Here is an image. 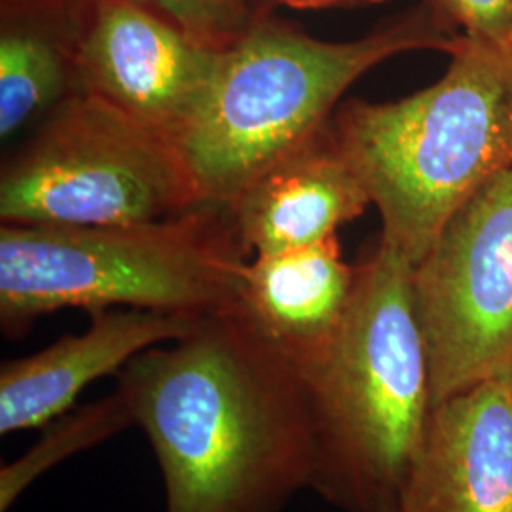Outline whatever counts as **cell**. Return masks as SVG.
Segmentation results:
<instances>
[{
    "mask_svg": "<svg viewBox=\"0 0 512 512\" xmlns=\"http://www.w3.org/2000/svg\"><path fill=\"white\" fill-rule=\"evenodd\" d=\"M116 382L154 450L165 512H283L310 488L304 380L234 308L139 353Z\"/></svg>",
    "mask_w": 512,
    "mask_h": 512,
    "instance_id": "obj_1",
    "label": "cell"
},
{
    "mask_svg": "<svg viewBox=\"0 0 512 512\" xmlns=\"http://www.w3.org/2000/svg\"><path fill=\"white\" fill-rule=\"evenodd\" d=\"M300 376L313 431L311 490L344 512L397 505L433 397L412 262L384 239L357 264L344 319Z\"/></svg>",
    "mask_w": 512,
    "mask_h": 512,
    "instance_id": "obj_2",
    "label": "cell"
},
{
    "mask_svg": "<svg viewBox=\"0 0 512 512\" xmlns=\"http://www.w3.org/2000/svg\"><path fill=\"white\" fill-rule=\"evenodd\" d=\"M439 80L399 101L340 105L330 129L382 217L420 262L442 226L512 167V44L458 35Z\"/></svg>",
    "mask_w": 512,
    "mask_h": 512,
    "instance_id": "obj_3",
    "label": "cell"
},
{
    "mask_svg": "<svg viewBox=\"0 0 512 512\" xmlns=\"http://www.w3.org/2000/svg\"><path fill=\"white\" fill-rule=\"evenodd\" d=\"M425 4L348 42L310 37L268 14L220 55L202 109L179 139L203 202H232L329 126L349 86L391 57L458 38Z\"/></svg>",
    "mask_w": 512,
    "mask_h": 512,
    "instance_id": "obj_4",
    "label": "cell"
},
{
    "mask_svg": "<svg viewBox=\"0 0 512 512\" xmlns=\"http://www.w3.org/2000/svg\"><path fill=\"white\" fill-rule=\"evenodd\" d=\"M245 247L228 205L112 226H0V325L23 336L67 308L207 317L238 304Z\"/></svg>",
    "mask_w": 512,
    "mask_h": 512,
    "instance_id": "obj_5",
    "label": "cell"
},
{
    "mask_svg": "<svg viewBox=\"0 0 512 512\" xmlns=\"http://www.w3.org/2000/svg\"><path fill=\"white\" fill-rule=\"evenodd\" d=\"M202 202L175 141L86 93L40 120L0 173L2 224H137Z\"/></svg>",
    "mask_w": 512,
    "mask_h": 512,
    "instance_id": "obj_6",
    "label": "cell"
},
{
    "mask_svg": "<svg viewBox=\"0 0 512 512\" xmlns=\"http://www.w3.org/2000/svg\"><path fill=\"white\" fill-rule=\"evenodd\" d=\"M412 294L433 404L512 374V167L442 226Z\"/></svg>",
    "mask_w": 512,
    "mask_h": 512,
    "instance_id": "obj_7",
    "label": "cell"
},
{
    "mask_svg": "<svg viewBox=\"0 0 512 512\" xmlns=\"http://www.w3.org/2000/svg\"><path fill=\"white\" fill-rule=\"evenodd\" d=\"M220 55L137 0H92L74 93L93 95L179 145Z\"/></svg>",
    "mask_w": 512,
    "mask_h": 512,
    "instance_id": "obj_8",
    "label": "cell"
},
{
    "mask_svg": "<svg viewBox=\"0 0 512 512\" xmlns=\"http://www.w3.org/2000/svg\"><path fill=\"white\" fill-rule=\"evenodd\" d=\"M399 512H512V374L433 404Z\"/></svg>",
    "mask_w": 512,
    "mask_h": 512,
    "instance_id": "obj_9",
    "label": "cell"
},
{
    "mask_svg": "<svg viewBox=\"0 0 512 512\" xmlns=\"http://www.w3.org/2000/svg\"><path fill=\"white\" fill-rule=\"evenodd\" d=\"M202 317L162 311H95L82 334H67L0 368V433L44 427L73 408L88 385L116 376L133 357L183 338Z\"/></svg>",
    "mask_w": 512,
    "mask_h": 512,
    "instance_id": "obj_10",
    "label": "cell"
},
{
    "mask_svg": "<svg viewBox=\"0 0 512 512\" xmlns=\"http://www.w3.org/2000/svg\"><path fill=\"white\" fill-rule=\"evenodd\" d=\"M370 203L329 122L306 145L247 184L228 209L245 251L256 256L332 238Z\"/></svg>",
    "mask_w": 512,
    "mask_h": 512,
    "instance_id": "obj_11",
    "label": "cell"
},
{
    "mask_svg": "<svg viewBox=\"0 0 512 512\" xmlns=\"http://www.w3.org/2000/svg\"><path fill=\"white\" fill-rule=\"evenodd\" d=\"M357 266L344 262L336 236L247 262L234 310L302 372L327 348L355 289Z\"/></svg>",
    "mask_w": 512,
    "mask_h": 512,
    "instance_id": "obj_12",
    "label": "cell"
},
{
    "mask_svg": "<svg viewBox=\"0 0 512 512\" xmlns=\"http://www.w3.org/2000/svg\"><path fill=\"white\" fill-rule=\"evenodd\" d=\"M92 0H0V137L44 120L76 88Z\"/></svg>",
    "mask_w": 512,
    "mask_h": 512,
    "instance_id": "obj_13",
    "label": "cell"
},
{
    "mask_svg": "<svg viewBox=\"0 0 512 512\" xmlns=\"http://www.w3.org/2000/svg\"><path fill=\"white\" fill-rule=\"evenodd\" d=\"M50 433L37 442L25 458L6 465L0 473V511L6 512L18 495L46 469L57 461L69 458L78 450L92 448L97 442L120 433L133 425L128 404L114 391L109 397L88 404L71 416H61L50 421Z\"/></svg>",
    "mask_w": 512,
    "mask_h": 512,
    "instance_id": "obj_14",
    "label": "cell"
},
{
    "mask_svg": "<svg viewBox=\"0 0 512 512\" xmlns=\"http://www.w3.org/2000/svg\"><path fill=\"white\" fill-rule=\"evenodd\" d=\"M184 35L215 52H226L268 16V0H137Z\"/></svg>",
    "mask_w": 512,
    "mask_h": 512,
    "instance_id": "obj_15",
    "label": "cell"
},
{
    "mask_svg": "<svg viewBox=\"0 0 512 512\" xmlns=\"http://www.w3.org/2000/svg\"><path fill=\"white\" fill-rule=\"evenodd\" d=\"M442 21L461 35L509 42L512 0H423Z\"/></svg>",
    "mask_w": 512,
    "mask_h": 512,
    "instance_id": "obj_16",
    "label": "cell"
},
{
    "mask_svg": "<svg viewBox=\"0 0 512 512\" xmlns=\"http://www.w3.org/2000/svg\"><path fill=\"white\" fill-rule=\"evenodd\" d=\"M296 10H319V8H332V6H355V4H376L384 0H274Z\"/></svg>",
    "mask_w": 512,
    "mask_h": 512,
    "instance_id": "obj_17",
    "label": "cell"
},
{
    "mask_svg": "<svg viewBox=\"0 0 512 512\" xmlns=\"http://www.w3.org/2000/svg\"><path fill=\"white\" fill-rule=\"evenodd\" d=\"M380 512H399L397 511V505H389V507H385V509H382Z\"/></svg>",
    "mask_w": 512,
    "mask_h": 512,
    "instance_id": "obj_18",
    "label": "cell"
},
{
    "mask_svg": "<svg viewBox=\"0 0 512 512\" xmlns=\"http://www.w3.org/2000/svg\"><path fill=\"white\" fill-rule=\"evenodd\" d=\"M509 42L512 44V29H511V35H509Z\"/></svg>",
    "mask_w": 512,
    "mask_h": 512,
    "instance_id": "obj_19",
    "label": "cell"
}]
</instances>
